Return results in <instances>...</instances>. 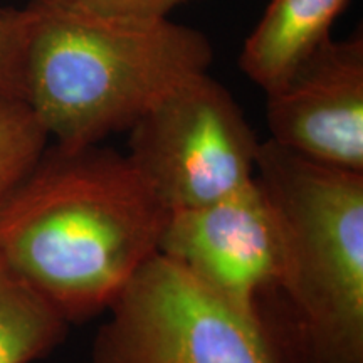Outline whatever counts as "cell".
<instances>
[{"label":"cell","mask_w":363,"mask_h":363,"mask_svg":"<svg viewBox=\"0 0 363 363\" xmlns=\"http://www.w3.org/2000/svg\"><path fill=\"white\" fill-rule=\"evenodd\" d=\"M350 0H271L244 43L239 67L264 93L284 83L310 54L330 39Z\"/></svg>","instance_id":"obj_8"},{"label":"cell","mask_w":363,"mask_h":363,"mask_svg":"<svg viewBox=\"0 0 363 363\" xmlns=\"http://www.w3.org/2000/svg\"><path fill=\"white\" fill-rule=\"evenodd\" d=\"M256 180L283 230L279 293L262 311L286 363H363V174L259 143Z\"/></svg>","instance_id":"obj_3"},{"label":"cell","mask_w":363,"mask_h":363,"mask_svg":"<svg viewBox=\"0 0 363 363\" xmlns=\"http://www.w3.org/2000/svg\"><path fill=\"white\" fill-rule=\"evenodd\" d=\"M89 16L128 21L169 19L170 12L190 0H45Z\"/></svg>","instance_id":"obj_12"},{"label":"cell","mask_w":363,"mask_h":363,"mask_svg":"<svg viewBox=\"0 0 363 363\" xmlns=\"http://www.w3.org/2000/svg\"><path fill=\"white\" fill-rule=\"evenodd\" d=\"M33 11L0 9V93L22 99V74Z\"/></svg>","instance_id":"obj_11"},{"label":"cell","mask_w":363,"mask_h":363,"mask_svg":"<svg viewBox=\"0 0 363 363\" xmlns=\"http://www.w3.org/2000/svg\"><path fill=\"white\" fill-rule=\"evenodd\" d=\"M169 214L128 155L52 145L0 203V262L67 323H83L157 256Z\"/></svg>","instance_id":"obj_1"},{"label":"cell","mask_w":363,"mask_h":363,"mask_svg":"<svg viewBox=\"0 0 363 363\" xmlns=\"http://www.w3.org/2000/svg\"><path fill=\"white\" fill-rule=\"evenodd\" d=\"M269 140L298 155L363 174V38L326 39L266 93Z\"/></svg>","instance_id":"obj_7"},{"label":"cell","mask_w":363,"mask_h":363,"mask_svg":"<svg viewBox=\"0 0 363 363\" xmlns=\"http://www.w3.org/2000/svg\"><path fill=\"white\" fill-rule=\"evenodd\" d=\"M49 136L21 98L0 93V203L34 169Z\"/></svg>","instance_id":"obj_10"},{"label":"cell","mask_w":363,"mask_h":363,"mask_svg":"<svg viewBox=\"0 0 363 363\" xmlns=\"http://www.w3.org/2000/svg\"><path fill=\"white\" fill-rule=\"evenodd\" d=\"M104 315L89 363H286L262 323L233 310L162 254Z\"/></svg>","instance_id":"obj_4"},{"label":"cell","mask_w":363,"mask_h":363,"mask_svg":"<svg viewBox=\"0 0 363 363\" xmlns=\"http://www.w3.org/2000/svg\"><path fill=\"white\" fill-rule=\"evenodd\" d=\"M69 326L0 262V363H34L48 357Z\"/></svg>","instance_id":"obj_9"},{"label":"cell","mask_w":363,"mask_h":363,"mask_svg":"<svg viewBox=\"0 0 363 363\" xmlns=\"http://www.w3.org/2000/svg\"><path fill=\"white\" fill-rule=\"evenodd\" d=\"M128 131L126 155L170 212L220 201L256 175L261 142L208 72L175 88Z\"/></svg>","instance_id":"obj_5"},{"label":"cell","mask_w":363,"mask_h":363,"mask_svg":"<svg viewBox=\"0 0 363 363\" xmlns=\"http://www.w3.org/2000/svg\"><path fill=\"white\" fill-rule=\"evenodd\" d=\"M158 254L259 323L262 308L279 293L283 230L256 175L220 201L170 212Z\"/></svg>","instance_id":"obj_6"},{"label":"cell","mask_w":363,"mask_h":363,"mask_svg":"<svg viewBox=\"0 0 363 363\" xmlns=\"http://www.w3.org/2000/svg\"><path fill=\"white\" fill-rule=\"evenodd\" d=\"M22 101L56 147L78 150L130 130L185 81L208 72L214 49L170 19L89 16L33 0Z\"/></svg>","instance_id":"obj_2"}]
</instances>
